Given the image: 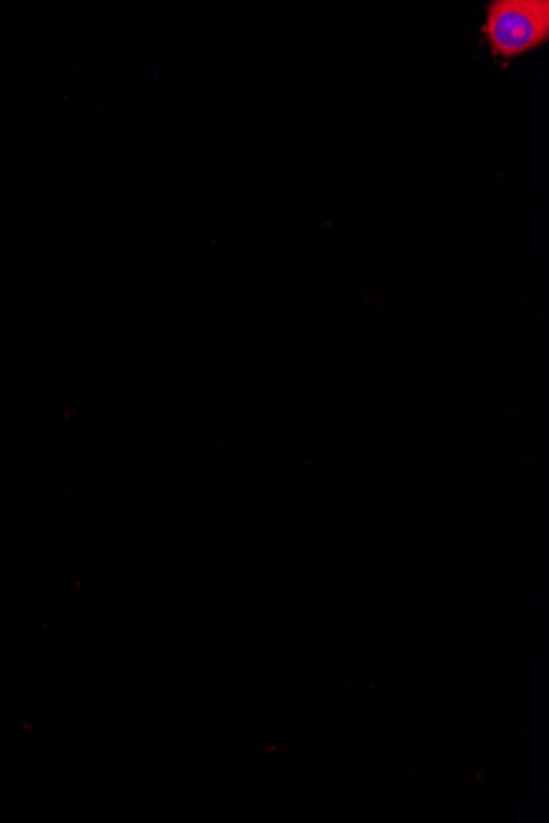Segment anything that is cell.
<instances>
[{"mask_svg": "<svg viewBox=\"0 0 549 823\" xmlns=\"http://www.w3.org/2000/svg\"><path fill=\"white\" fill-rule=\"evenodd\" d=\"M482 36L492 56L505 62L540 48L549 40L548 0H492Z\"/></svg>", "mask_w": 549, "mask_h": 823, "instance_id": "cell-1", "label": "cell"}]
</instances>
